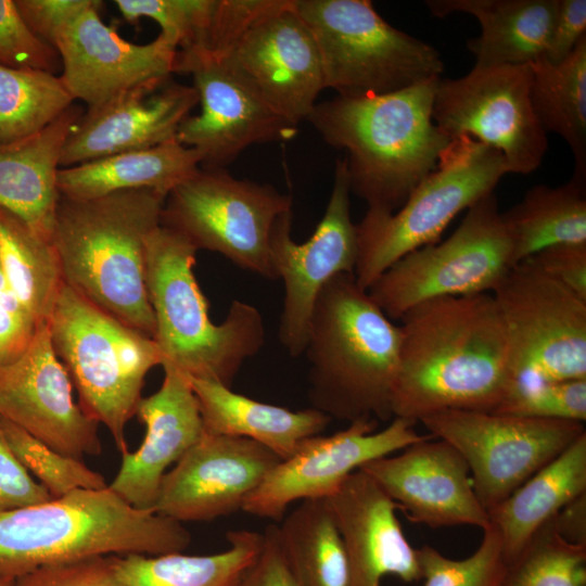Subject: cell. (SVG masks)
Masks as SVG:
<instances>
[{
	"label": "cell",
	"instance_id": "cb8c5ba5",
	"mask_svg": "<svg viewBox=\"0 0 586 586\" xmlns=\"http://www.w3.org/2000/svg\"><path fill=\"white\" fill-rule=\"evenodd\" d=\"M341 534L348 586H381L385 576L419 582L417 548L396 517L399 509L364 471L353 472L326 498Z\"/></svg>",
	"mask_w": 586,
	"mask_h": 586
},
{
	"label": "cell",
	"instance_id": "ba28073f",
	"mask_svg": "<svg viewBox=\"0 0 586 586\" xmlns=\"http://www.w3.org/2000/svg\"><path fill=\"white\" fill-rule=\"evenodd\" d=\"M506 174L508 165L497 150L470 137L451 140L400 208L368 209L356 224L358 285L368 290L399 258L438 242L454 218L493 193Z\"/></svg>",
	"mask_w": 586,
	"mask_h": 586
},
{
	"label": "cell",
	"instance_id": "484cf974",
	"mask_svg": "<svg viewBox=\"0 0 586 586\" xmlns=\"http://www.w3.org/2000/svg\"><path fill=\"white\" fill-rule=\"evenodd\" d=\"M82 114L81 107L73 104L46 128L0 144V207L48 241L60 199L62 151Z\"/></svg>",
	"mask_w": 586,
	"mask_h": 586
},
{
	"label": "cell",
	"instance_id": "816d5d0a",
	"mask_svg": "<svg viewBox=\"0 0 586 586\" xmlns=\"http://www.w3.org/2000/svg\"><path fill=\"white\" fill-rule=\"evenodd\" d=\"M14 577L0 576V586H12Z\"/></svg>",
	"mask_w": 586,
	"mask_h": 586
},
{
	"label": "cell",
	"instance_id": "ac0fdd59",
	"mask_svg": "<svg viewBox=\"0 0 586 586\" xmlns=\"http://www.w3.org/2000/svg\"><path fill=\"white\" fill-rule=\"evenodd\" d=\"M0 417L67 457L102 453L99 423L74 403L48 323L37 328L20 358L0 367Z\"/></svg>",
	"mask_w": 586,
	"mask_h": 586
},
{
	"label": "cell",
	"instance_id": "681fc988",
	"mask_svg": "<svg viewBox=\"0 0 586 586\" xmlns=\"http://www.w3.org/2000/svg\"><path fill=\"white\" fill-rule=\"evenodd\" d=\"M586 36V0H558L544 60L551 64L564 61Z\"/></svg>",
	"mask_w": 586,
	"mask_h": 586
},
{
	"label": "cell",
	"instance_id": "8fae6325",
	"mask_svg": "<svg viewBox=\"0 0 586 586\" xmlns=\"http://www.w3.org/2000/svg\"><path fill=\"white\" fill-rule=\"evenodd\" d=\"M292 212V198L270 184L239 179L225 168H203L166 196L161 225L198 251L217 252L238 267L277 279L270 258L275 222Z\"/></svg>",
	"mask_w": 586,
	"mask_h": 586
},
{
	"label": "cell",
	"instance_id": "60d3db41",
	"mask_svg": "<svg viewBox=\"0 0 586 586\" xmlns=\"http://www.w3.org/2000/svg\"><path fill=\"white\" fill-rule=\"evenodd\" d=\"M495 412L585 423L586 379L512 383Z\"/></svg>",
	"mask_w": 586,
	"mask_h": 586
},
{
	"label": "cell",
	"instance_id": "8992f818",
	"mask_svg": "<svg viewBox=\"0 0 586 586\" xmlns=\"http://www.w3.org/2000/svg\"><path fill=\"white\" fill-rule=\"evenodd\" d=\"M198 249L181 233L157 226L145 246V282L155 319L154 341L164 369L231 387L246 359L265 343L259 310L235 300L215 324L193 272Z\"/></svg>",
	"mask_w": 586,
	"mask_h": 586
},
{
	"label": "cell",
	"instance_id": "9a60e30c",
	"mask_svg": "<svg viewBox=\"0 0 586 586\" xmlns=\"http://www.w3.org/2000/svg\"><path fill=\"white\" fill-rule=\"evenodd\" d=\"M174 73L192 76L201 111L176 139L201 155V167L225 168L249 146L291 140L297 126L281 117L230 54L178 50Z\"/></svg>",
	"mask_w": 586,
	"mask_h": 586
},
{
	"label": "cell",
	"instance_id": "3957f363",
	"mask_svg": "<svg viewBox=\"0 0 586 586\" xmlns=\"http://www.w3.org/2000/svg\"><path fill=\"white\" fill-rule=\"evenodd\" d=\"M166 194L152 189L89 200L60 195L51 242L66 285L126 326L154 337L145 246Z\"/></svg>",
	"mask_w": 586,
	"mask_h": 586
},
{
	"label": "cell",
	"instance_id": "f546056e",
	"mask_svg": "<svg viewBox=\"0 0 586 586\" xmlns=\"http://www.w3.org/2000/svg\"><path fill=\"white\" fill-rule=\"evenodd\" d=\"M586 493V432L488 511L507 563L565 505Z\"/></svg>",
	"mask_w": 586,
	"mask_h": 586
},
{
	"label": "cell",
	"instance_id": "f35d334b",
	"mask_svg": "<svg viewBox=\"0 0 586 586\" xmlns=\"http://www.w3.org/2000/svg\"><path fill=\"white\" fill-rule=\"evenodd\" d=\"M422 586H501L507 560L497 531L489 524L483 530L477 549L455 560L425 544L417 548Z\"/></svg>",
	"mask_w": 586,
	"mask_h": 586
},
{
	"label": "cell",
	"instance_id": "83f0119b",
	"mask_svg": "<svg viewBox=\"0 0 586 586\" xmlns=\"http://www.w3.org/2000/svg\"><path fill=\"white\" fill-rule=\"evenodd\" d=\"M199 402L204 431L257 442L281 460L329 425L326 413L307 408L292 411L235 393L218 382L189 379Z\"/></svg>",
	"mask_w": 586,
	"mask_h": 586
},
{
	"label": "cell",
	"instance_id": "e575fe53",
	"mask_svg": "<svg viewBox=\"0 0 586 586\" xmlns=\"http://www.w3.org/2000/svg\"><path fill=\"white\" fill-rule=\"evenodd\" d=\"M0 267L36 326L48 323L65 284L56 252L51 241L1 207Z\"/></svg>",
	"mask_w": 586,
	"mask_h": 586
},
{
	"label": "cell",
	"instance_id": "8d00e7d4",
	"mask_svg": "<svg viewBox=\"0 0 586 586\" xmlns=\"http://www.w3.org/2000/svg\"><path fill=\"white\" fill-rule=\"evenodd\" d=\"M552 519L508 563L501 586H586V546L563 539Z\"/></svg>",
	"mask_w": 586,
	"mask_h": 586
},
{
	"label": "cell",
	"instance_id": "c3c4849f",
	"mask_svg": "<svg viewBox=\"0 0 586 586\" xmlns=\"http://www.w3.org/2000/svg\"><path fill=\"white\" fill-rule=\"evenodd\" d=\"M233 586H296L283 553L278 525L266 526L258 556Z\"/></svg>",
	"mask_w": 586,
	"mask_h": 586
},
{
	"label": "cell",
	"instance_id": "836d02e7",
	"mask_svg": "<svg viewBox=\"0 0 586 586\" xmlns=\"http://www.w3.org/2000/svg\"><path fill=\"white\" fill-rule=\"evenodd\" d=\"M278 527L296 586H348L344 544L326 499L301 501Z\"/></svg>",
	"mask_w": 586,
	"mask_h": 586
},
{
	"label": "cell",
	"instance_id": "f6af8a7d",
	"mask_svg": "<svg viewBox=\"0 0 586 586\" xmlns=\"http://www.w3.org/2000/svg\"><path fill=\"white\" fill-rule=\"evenodd\" d=\"M29 29L54 47L58 36L72 21L99 0H14Z\"/></svg>",
	"mask_w": 586,
	"mask_h": 586
},
{
	"label": "cell",
	"instance_id": "44dd1931",
	"mask_svg": "<svg viewBox=\"0 0 586 586\" xmlns=\"http://www.w3.org/2000/svg\"><path fill=\"white\" fill-rule=\"evenodd\" d=\"M434 438L417 442L398 455L373 459L359 470L413 523L485 530L489 514L475 494L467 462L451 445Z\"/></svg>",
	"mask_w": 586,
	"mask_h": 586
},
{
	"label": "cell",
	"instance_id": "7bdbcfd3",
	"mask_svg": "<svg viewBox=\"0 0 586 586\" xmlns=\"http://www.w3.org/2000/svg\"><path fill=\"white\" fill-rule=\"evenodd\" d=\"M12 586H124L117 578L112 556H98L44 565L20 576Z\"/></svg>",
	"mask_w": 586,
	"mask_h": 586
},
{
	"label": "cell",
	"instance_id": "9c48e42d",
	"mask_svg": "<svg viewBox=\"0 0 586 586\" xmlns=\"http://www.w3.org/2000/svg\"><path fill=\"white\" fill-rule=\"evenodd\" d=\"M321 59L326 89L341 97L384 94L441 77L428 42L388 24L368 0H293Z\"/></svg>",
	"mask_w": 586,
	"mask_h": 586
},
{
	"label": "cell",
	"instance_id": "7c38bea8",
	"mask_svg": "<svg viewBox=\"0 0 586 586\" xmlns=\"http://www.w3.org/2000/svg\"><path fill=\"white\" fill-rule=\"evenodd\" d=\"M492 294L508 333L512 383L586 379V300L528 260Z\"/></svg>",
	"mask_w": 586,
	"mask_h": 586
},
{
	"label": "cell",
	"instance_id": "277c9868",
	"mask_svg": "<svg viewBox=\"0 0 586 586\" xmlns=\"http://www.w3.org/2000/svg\"><path fill=\"white\" fill-rule=\"evenodd\" d=\"M400 341V327L354 273L332 278L314 305L304 351L311 408L348 423L392 420Z\"/></svg>",
	"mask_w": 586,
	"mask_h": 586
},
{
	"label": "cell",
	"instance_id": "4316f807",
	"mask_svg": "<svg viewBox=\"0 0 586 586\" xmlns=\"http://www.w3.org/2000/svg\"><path fill=\"white\" fill-rule=\"evenodd\" d=\"M558 0H426L432 15L474 16L481 35L469 39L468 50L479 67L531 64L543 59Z\"/></svg>",
	"mask_w": 586,
	"mask_h": 586
},
{
	"label": "cell",
	"instance_id": "d6986e66",
	"mask_svg": "<svg viewBox=\"0 0 586 586\" xmlns=\"http://www.w3.org/2000/svg\"><path fill=\"white\" fill-rule=\"evenodd\" d=\"M280 460L252 440L204 431L164 475L154 512L182 523L242 510L246 497Z\"/></svg>",
	"mask_w": 586,
	"mask_h": 586
},
{
	"label": "cell",
	"instance_id": "7dc6e473",
	"mask_svg": "<svg viewBox=\"0 0 586 586\" xmlns=\"http://www.w3.org/2000/svg\"><path fill=\"white\" fill-rule=\"evenodd\" d=\"M526 260L586 300V243L551 245Z\"/></svg>",
	"mask_w": 586,
	"mask_h": 586
},
{
	"label": "cell",
	"instance_id": "7402d4cb",
	"mask_svg": "<svg viewBox=\"0 0 586 586\" xmlns=\"http://www.w3.org/2000/svg\"><path fill=\"white\" fill-rule=\"evenodd\" d=\"M102 2L72 21L58 36L60 75L75 100L88 109L141 84L170 77L177 49L158 35L138 44L124 39L101 18Z\"/></svg>",
	"mask_w": 586,
	"mask_h": 586
},
{
	"label": "cell",
	"instance_id": "ffe728a7",
	"mask_svg": "<svg viewBox=\"0 0 586 586\" xmlns=\"http://www.w3.org/2000/svg\"><path fill=\"white\" fill-rule=\"evenodd\" d=\"M230 55L281 117L294 126L307 122L326 84L318 48L293 0H272Z\"/></svg>",
	"mask_w": 586,
	"mask_h": 586
},
{
	"label": "cell",
	"instance_id": "4dcf8cb0",
	"mask_svg": "<svg viewBox=\"0 0 586 586\" xmlns=\"http://www.w3.org/2000/svg\"><path fill=\"white\" fill-rule=\"evenodd\" d=\"M229 547L220 552L190 556H112L117 578L124 586H233L254 562L263 546V533L230 531Z\"/></svg>",
	"mask_w": 586,
	"mask_h": 586
},
{
	"label": "cell",
	"instance_id": "e0dca14e",
	"mask_svg": "<svg viewBox=\"0 0 586 586\" xmlns=\"http://www.w3.org/2000/svg\"><path fill=\"white\" fill-rule=\"evenodd\" d=\"M416 424L395 417L375 432L378 421L359 420L334 434L311 436L270 470L246 497L242 511L281 521L292 502L326 499L367 462L432 436L419 434Z\"/></svg>",
	"mask_w": 586,
	"mask_h": 586
},
{
	"label": "cell",
	"instance_id": "ee69618b",
	"mask_svg": "<svg viewBox=\"0 0 586 586\" xmlns=\"http://www.w3.org/2000/svg\"><path fill=\"white\" fill-rule=\"evenodd\" d=\"M53 499L10 448L0 426V512Z\"/></svg>",
	"mask_w": 586,
	"mask_h": 586
},
{
	"label": "cell",
	"instance_id": "1f68e13d",
	"mask_svg": "<svg viewBox=\"0 0 586 586\" xmlns=\"http://www.w3.org/2000/svg\"><path fill=\"white\" fill-rule=\"evenodd\" d=\"M512 267L556 244L586 243L585 179L573 176L558 187L536 184L501 213Z\"/></svg>",
	"mask_w": 586,
	"mask_h": 586
},
{
	"label": "cell",
	"instance_id": "b9f144b4",
	"mask_svg": "<svg viewBox=\"0 0 586 586\" xmlns=\"http://www.w3.org/2000/svg\"><path fill=\"white\" fill-rule=\"evenodd\" d=\"M0 65L53 74L62 67L56 49L29 29L14 0H0Z\"/></svg>",
	"mask_w": 586,
	"mask_h": 586
},
{
	"label": "cell",
	"instance_id": "2e32d148",
	"mask_svg": "<svg viewBox=\"0 0 586 586\" xmlns=\"http://www.w3.org/2000/svg\"><path fill=\"white\" fill-rule=\"evenodd\" d=\"M293 213L282 214L271 231L270 258L284 284L279 340L292 357L304 354L310 316L321 289L340 273H354L358 258L356 224L351 218L346 160L337 158L330 199L313 235L302 244L291 235Z\"/></svg>",
	"mask_w": 586,
	"mask_h": 586
},
{
	"label": "cell",
	"instance_id": "603a6c76",
	"mask_svg": "<svg viewBox=\"0 0 586 586\" xmlns=\"http://www.w3.org/2000/svg\"><path fill=\"white\" fill-rule=\"evenodd\" d=\"M198 103L194 87L179 84L171 76L126 90L84 112L64 144L60 167L175 139Z\"/></svg>",
	"mask_w": 586,
	"mask_h": 586
},
{
	"label": "cell",
	"instance_id": "4fadbf2b",
	"mask_svg": "<svg viewBox=\"0 0 586 586\" xmlns=\"http://www.w3.org/2000/svg\"><path fill=\"white\" fill-rule=\"evenodd\" d=\"M419 422L462 456L487 512L586 432L576 421L474 410H443Z\"/></svg>",
	"mask_w": 586,
	"mask_h": 586
},
{
	"label": "cell",
	"instance_id": "5bb4252c",
	"mask_svg": "<svg viewBox=\"0 0 586 586\" xmlns=\"http://www.w3.org/2000/svg\"><path fill=\"white\" fill-rule=\"evenodd\" d=\"M531 64L474 66L440 78L432 118L450 140L470 137L502 154L509 173L536 170L548 150L547 133L531 103Z\"/></svg>",
	"mask_w": 586,
	"mask_h": 586
},
{
	"label": "cell",
	"instance_id": "d6a6232c",
	"mask_svg": "<svg viewBox=\"0 0 586 586\" xmlns=\"http://www.w3.org/2000/svg\"><path fill=\"white\" fill-rule=\"evenodd\" d=\"M531 103L545 132L569 144L575 161L573 176L586 178V36L561 63H531Z\"/></svg>",
	"mask_w": 586,
	"mask_h": 586
},
{
	"label": "cell",
	"instance_id": "5b68a950",
	"mask_svg": "<svg viewBox=\"0 0 586 586\" xmlns=\"http://www.w3.org/2000/svg\"><path fill=\"white\" fill-rule=\"evenodd\" d=\"M190 542L182 523L135 508L109 486L76 489L0 512V576L98 556L181 552Z\"/></svg>",
	"mask_w": 586,
	"mask_h": 586
},
{
	"label": "cell",
	"instance_id": "f907efd6",
	"mask_svg": "<svg viewBox=\"0 0 586 586\" xmlns=\"http://www.w3.org/2000/svg\"><path fill=\"white\" fill-rule=\"evenodd\" d=\"M552 520L563 539L586 546V493L565 505Z\"/></svg>",
	"mask_w": 586,
	"mask_h": 586
},
{
	"label": "cell",
	"instance_id": "52a82bcc",
	"mask_svg": "<svg viewBox=\"0 0 586 586\" xmlns=\"http://www.w3.org/2000/svg\"><path fill=\"white\" fill-rule=\"evenodd\" d=\"M58 358L79 395V407L112 434L120 454L146 373L161 365L153 337L132 329L64 284L48 320Z\"/></svg>",
	"mask_w": 586,
	"mask_h": 586
},
{
	"label": "cell",
	"instance_id": "d4e9b609",
	"mask_svg": "<svg viewBox=\"0 0 586 586\" xmlns=\"http://www.w3.org/2000/svg\"><path fill=\"white\" fill-rule=\"evenodd\" d=\"M164 371L158 391L142 397L136 409L145 425V436L137 450L122 453L120 468L109 485L130 506L153 512L166 470L204 433L189 379L171 369Z\"/></svg>",
	"mask_w": 586,
	"mask_h": 586
},
{
	"label": "cell",
	"instance_id": "ab89813d",
	"mask_svg": "<svg viewBox=\"0 0 586 586\" xmlns=\"http://www.w3.org/2000/svg\"><path fill=\"white\" fill-rule=\"evenodd\" d=\"M128 22L151 18L177 51L198 48L212 25L218 0H115Z\"/></svg>",
	"mask_w": 586,
	"mask_h": 586
},
{
	"label": "cell",
	"instance_id": "bcb514c9",
	"mask_svg": "<svg viewBox=\"0 0 586 586\" xmlns=\"http://www.w3.org/2000/svg\"><path fill=\"white\" fill-rule=\"evenodd\" d=\"M37 328L0 269V367L23 355Z\"/></svg>",
	"mask_w": 586,
	"mask_h": 586
},
{
	"label": "cell",
	"instance_id": "74e56055",
	"mask_svg": "<svg viewBox=\"0 0 586 586\" xmlns=\"http://www.w3.org/2000/svg\"><path fill=\"white\" fill-rule=\"evenodd\" d=\"M0 426L14 455L53 498L76 489H103L109 486L104 476L91 470L82 460L52 449L2 417Z\"/></svg>",
	"mask_w": 586,
	"mask_h": 586
},
{
	"label": "cell",
	"instance_id": "7a4b0ae2",
	"mask_svg": "<svg viewBox=\"0 0 586 586\" xmlns=\"http://www.w3.org/2000/svg\"><path fill=\"white\" fill-rule=\"evenodd\" d=\"M440 78L384 94L336 95L311 111L307 122L320 137L346 151L351 193L368 209L400 208L451 141L432 118Z\"/></svg>",
	"mask_w": 586,
	"mask_h": 586
},
{
	"label": "cell",
	"instance_id": "d590c367",
	"mask_svg": "<svg viewBox=\"0 0 586 586\" xmlns=\"http://www.w3.org/2000/svg\"><path fill=\"white\" fill-rule=\"evenodd\" d=\"M73 104L60 76L0 65V144L46 128Z\"/></svg>",
	"mask_w": 586,
	"mask_h": 586
},
{
	"label": "cell",
	"instance_id": "6da1fadb",
	"mask_svg": "<svg viewBox=\"0 0 586 586\" xmlns=\"http://www.w3.org/2000/svg\"><path fill=\"white\" fill-rule=\"evenodd\" d=\"M393 418L443 410L495 412L512 382L507 329L492 293L440 297L402 318Z\"/></svg>",
	"mask_w": 586,
	"mask_h": 586
},
{
	"label": "cell",
	"instance_id": "30bf717a",
	"mask_svg": "<svg viewBox=\"0 0 586 586\" xmlns=\"http://www.w3.org/2000/svg\"><path fill=\"white\" fill-rule=\"evenodd\" d=\"M511 267L510 243L493 192L467 209L446 240L403 256L367 291L395 320L429 300L493 293Z\"/></svg>",
	"mask_w": 586,
	"mask_h": 586
},
{
	"label": "cell",
	"instance_id": "f1b7e54d",
	"mask_svg": "<svg viewBox=\"0 0 586 586\" xmlns=\"http://www.w3.org/2000/svg\"><path fill=\"white\" fill-rule=\"evenodd\" d=\"M201 155L176 138L155 146L131 150L60 168L61 196L89 200L114 192L152 189L168 195L201 167Z\"/></svg>",
	"mask_w": 586,
	"mask_h": 586
}]
</instances>
